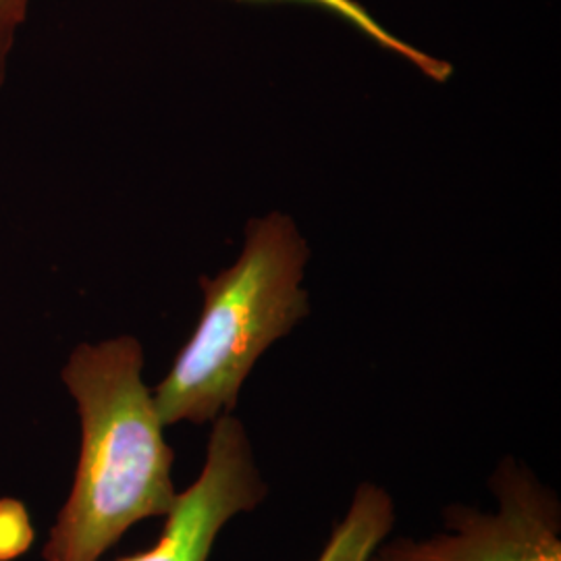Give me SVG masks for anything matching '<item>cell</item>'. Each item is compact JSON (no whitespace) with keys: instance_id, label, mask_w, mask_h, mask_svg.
Instances as JSON below:
<instances>
[{"instance_id":"cell-7","label":"cell","mask_w":561,"mask_h":561,"mask_svg":"<svg viewBox=\"0 0 561 561\" xmlns=\"http://www.w3.org/2000/svg\"><path fill=\"white\" fill-rule=\"evenodd\" d=\"M32 0H0V92L7 81V67L21 25L27 20Z\"/></svg>"},{"instance_id":"cell-6","label":"cell","mask_w":561,"mask_h":561,"mask_svg":"<svg viewBox=\"0 0 561 561\" xmlns=\"http://www.w3.org/2000/svg\"><path fill=\"white\" fill-rule=\"evenodd\" d=\"M32 539L30 522L20 503H0V561L20 556Z\"/></svg>"},{"instance_id":"cell-5","label":"cell","mask_w":561,"mask_h":561,"mask_svg":"<svg viewBox=\"0 0 561 561\" xmlns=\"http://www.w3.org/2000/svg\"><path fill=\"white\" fill-rule=\"evenodd\" d=\"M393 502L381 486L362 482L352 507L319 561H370L393 526Z\"/></svg>"},{"instance_id":"cell-2","label":"cell","mask_w":561,"mask_h":561,"mask_svg":"<svg viewBox=\"0 0 561 561\" xmlns=\"http://www.w3.org/2000/svg\"><path fill=\"white\" fill-rule=\"evenodd\" d=\"M306 259L291 219L273 213L248 225L240 261L215 279L201 277V321L152 391L164 426L233 414L259 358L308 314Z\"/></svg>"},{"instance_id":"cell-4","label":"cell","mask_w":561,"mask_h":561,"mask_svg":"<svg viewBox=\"0 0 561 561\" xmlns=\"http://www.w3.org/2000/svg\"><path fill=\"white\" fill-rule=\"evenodd\" d=\"M268 486L243 422L225 414L213 422L201 474L164 518L159 541L121 561H208L222 528L254 512Z\"/></svg>"},{"instance_id":"cell-1","label":"cell","mask_w":561,"mask_h":561,"mask_svg":"<svg viewBox=\"0 0 561 561\" xmlns=\"http://www.w3.org/2000/svg\"><path fill=\"white\" fill-rule=\"evenodd\" d=\"M131 335L80 343L60 370L80 416V458L44 561H101L136 524L167 518L180 500L175 454L146 387Z\"/></svg>"},{"instance_id":"cell-3","label":"cell","mask_w":561,"mask_h":561,"mask_svg":"<svg viewBox=\"0 0 561 561\" xmlns=\"http://www.w3.org/2000/svg\"><path fill=\"white\" fill-rule=\"evenodd\" d=\"M495 512L449 505L445 530L428 539L382 541L370 561H561V503L516 458L489 479Z\"/></svg>"}]
</instances>
